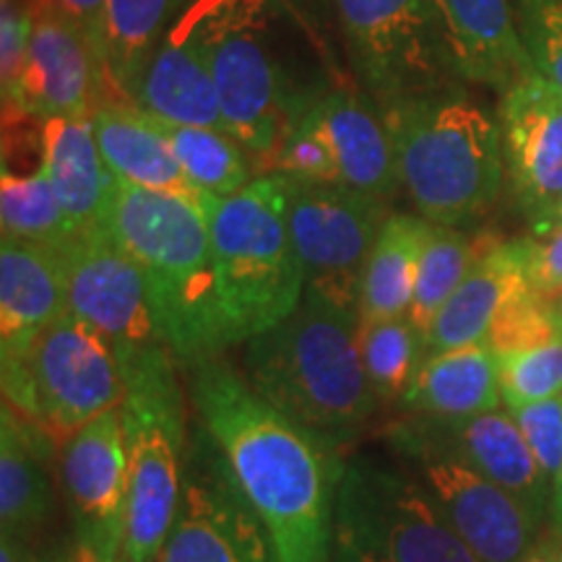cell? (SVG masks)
Here are the masks:
<instances>
[{
	"mask_svg": "<svg viewBox=\"0 0 562 562\" xmlns=\"http://www.w3.org/2000/svg\"><path fill=\"white\" fill-rule=\"evenodd\" d=\"M188 396L281 562H334L339 451L263 402L222 357L188 368Z\"/></svg>",
	"mask_w": 562,
	"mask_h": 562,
	"instance_id": "6da1fadb",
	"label": "cell"
},
{
	"mask_svg": "<svg viewBox=\"0 0 562 562\" xmlns=\"http://www.w3.org/2000/svg\"><path fill=\"white\" fill-rule=\"evenodd\" d=\"M102 227L136 261L178 364L220 357L229 341L203 195L149 191L115 178Z\"/></svg>",
	"mask_w": 562,
	"mask_h": 562,
	"instance_id": "7a4b0ae2",
	"label": "cell"
},
{
	"mask_svg": "<svg viewBox=\"0 0 562 562\" xmlns=\"http://www.w3.org/2000/svg\"><path fill=\"white\" fill-rule=\"evenodd\" d=\"M355 311L302 297L292 315L245 341V381L334 451L378 412L360 357Z\"/></svg>",
	"mask_w": 562,
	"mask_h": 562,
	"instance_id": "3957f363",
	"label": "cell"
},
{
	"mask_svg": "<svg viewBox=\"0 0 562 562\" xmlns=\"http://www.w3.org/2000/svg\"><path fill=\"white\" fill-rule=\"evenodd\" d=\"M419 216L459 227L487 214L505 180L501 123L446 87L381 108Z\"/></svg>",
	"mask_w": 562,
	"mask_h": 562,
	"instance_id": "277c9868",
	"label": "cell"
},
{
	"mask_svg": "<svg viewBox=\"0 0 562 562\" xmlns=\"http://www.w3.org/2000/svg\"><path fill=\"white\" fill-rule=\"evenodd\" d=\"M227 341L245 344L294 313L305 277L286 222V178L261 175L240 193H203Z\"/></svg>",
	"mask_w": 562,
	"mask_h": 562,
	"instance_id": "5b68a950",
	"label": "cell"
},
{
	"mask_svg": "<svg viewBox=\"0 0 562 562\" xmlns=\"http://www.w3.org/2000/svg\"><path fill=\"white\" fill-rule=\"evenodd\" d=\"M334 560L482 562L404 467L351 459L336 490Z\"/></svg>",
	"mask_w": 562,
	"mask_h": 562,
	"instance_id": "8992f818",
	"label": "cell"
},
{
	"mask_svg": "<svg viewBox=\"0 0 562 562\" xmlns=\"http://www.w3.org/2000/svg\"><path fill=\"white\" fill-rule=\"evenodd\" d=\"M3 402L53 442H66L104 412L121 409L123 370L87 323L66 313L30 347L0 357Z\"/></svg>",
	"mask_w": 562,
	"mask_h": 562,
	"instance_id": "52a82bcc",
	"label": "cell"
},
{
	"mask_svg": "<svg viewBox=\"0 0 562 562\" xmlns=\"http://www.w3.org/2000/svg\"><path fill=\"white\" fill-rule=\"evenodd\" d=\"M128 524L121 562H157L180 508L188 435L178 368L125 385Z\"/></svg>",
	"mask_w": 562,
	"mask_h": 562,
	"instance_id": "ba28073f",
	"label": "cell"
},
{
	"mask_svg": "<svg viewBox=\"0 0 562 562\" xmlns=\"http://www.w3.org/2000/svg\"><path fill=\"white\" fill-rule=\"evenodd\" d=\"M398 467L430 492L446 521L482 562H521L537 544L539 526L521 501L459 459L427 427L409 414L385 430Z\"/></svg>",
	"mask_w": 562,
	"mask_h": 562,
	"instance_id": "9c48e42d",
	"label": "cell"
},
{
	"mask_svg": "<svg viewBox=\"0 0 562 562\" xmlns=\"http://www.w3.org/2000/svg\"><path fill=\"white\" fill-rule=\"evenodd\" d=\"M206 24L222 128L250 154L256 170L271 175L294 91L281 81L263 40V3L206 0Z\"/></svg>",
	"mask_w": 562,
	"mask_h": 562,
	"instance_id": "30bf717a",
	"label": "cell"
},
{
	"mask_svg": "<svg viewBox=\"0 0 562 562\" xmlns=\"http://www.w3.org/2000/svg\"><path fill=\"white\" fill-rule=\"evenodd\" d=\"M357 81L389 108L459 79L435 0H336Z\"/></svg>",
	"mask_w": 562,
	"mask_h": 562,
	"instance_id": "8fae6325",
	"label": "cell"
},
{
	"mask_svg": "<svg viewBox=\"0 0 562 562\" xmlns=\"http://www.w3.org/2000/svg\"><path fill=\"white\" fill-rule=\"evenodd\" d=\"M68 313L108 344L123 370V383L178 368L159 331L144 277L108 229L76 237L66 250Z\"/></svg>",
	"mask_w": 562,
	"mask_h": 562,
	"instance_id": "7c38bea8",
	"label": "cell"
},
{
	"mask_svg": "<svg viewBox=\"0 0 562 562\" xmlns=\"http://www.w3.org/2000/svg\"><path fill=\"white\" fill-rule=\"evenodd\" d=\"M389 216L385 201L375 195L336 182L286 178V222L305 297L357 313L364 263Z\"/></svg>",
	"mask_w": 562,
	"mask_h": 562,
	"instance_id": "4fadbf2b",
	"label": "cell"
},
{
	"mask_svg": "<svg viewBox=\"0 0 562 562\" xmlns=\"http://www.w3.org/2000/svg\"><path fill=\"white\" fill-rule=\"evenodd\" d=\"M157 562H281L269 529L203 427L188 440L180 508Z\"/></svg>",
	"mask_w": 562,
	"mask_h": 562,
	"instance_id": "5bb4252c",
	"label": "cell"
},
{
	"mask_svg": "<svg viewBox=\"0 0 562 562\" xmlns=\"http://www.w3.org/2000/svg\"><path fill=\"white\" fill-rule=\"evenodd\" d=\"M60 487L76 544L104 562H121L128 524V446L121 409L100 414L63 442Z\"/></svg>",
	"mask_w": 562,
	"mask_h": 562,
	"instance_id": "9a60e30c",
	"label": "cell"
},
{
	"mask_svg": "<svg viewBox=\"0 0 562 562\" xmlns=\"http://www.w3.org/2000/svg\"><path fill=\"white\" fill-rule=\"evenodd\" d=\"M30 50H26L21 94L5 123L21 117H91L108 102L102 63L87 34L55 0L30 3Z\"/></svg>",
	"mask_w": 562,
	"mask_h": 562,
	"instance_id": "2e32d148",
	"label": "cell"
},
{
	"mask_svg": "<svg viewBox=\"0 0 562 562\" xmlns=\"http://www.w3.org/2000/svg\"><path fill=\"white\" fill-rule=\"evenodd\" d=\"M497 123L513 195L539 235L562 199V89L533 70L503 91Z\"/></svg>",
	"mask_w": 562,
	"mask_h": 562,
	"instance_id": "e0dca14e",
	"label": "cell"
},
{
	"mask_svg": "<svg viewBox=\"0 0 562 562\" xmlns=\"http://www.w3.org/2000/svg\"><path fill=\"white\" fill-rule=\"evenodd\" d=\"M133 104L165 123L222 128L220 94L211 70L206 0H199L161 42L133 94Z\"/></svg>",
	"mask_w": 562,
	"mask_h": 562,
	"instance_id": "ac0fdd59",
	"label": "cell"
},
{
	"mask_svg": "<svg viewBox=\"0 0 562 562\" xmlns=\"http://www.w3.org/2000/svg\"><path fill=\"white\" fill-rule=\"evenodd\" d=\"M68 313L66 252L16 237L0 245V357L16 355Z\"/></svg>",
	"mask_w": 562,
	"mask_h": 562,
	"instance_id": "d6986e66",
	"label": "cell"
},
{
	"mask_svg": "<svg viewBox=\"0 0 562 562\" xmlns=\"http://www.w3.org/2000/svg\"><path fill=\"white\" fill-rule=\"evenodd\" d=\"M425 422L459 459L510 492L533 518L544 521V516H550L552 482L533 459L521 427L508 409H492L453 422Z\"/></svg>",
	"mask_w": 562,
	"mask_h": 562,
	"instance_id": "ffe728a7",
	"label": "cell"
},
{
	"mask_svg": "<svg viewBox=\"0 0 562 562\" xmlns=\"http://www.w3.org/2000/svg\"><path fill=\"white\" fill-rule=\"evenodd\" d=\"M459 79L510 89L533 74L510 0H435Z\"/></svg>",
	"mask_w": 562,
	"mask_h": 562,
	"instance_id": "44dd1931",
	"label": "cell"
},
{
	"mask_svg": "<svg viewBox=\"0 0 562 562\" xmlns=\"http://www.w3.org/2000/svg\"><path fill=\"white\" fill-rule=\"evenodd\" d=\"M321 115L344 186L389 201L402 186V175L381 104L351 89H328L321 91Z\"/></svg>",
	"mask_w": 562,
	"mask_h": 562,
	"instance_id": "7402d4cb",
	"label": "cell"
},
{
	"mask_svg": "<svg viewBox=\"0 0 562 562\" xmlns=\"http://www.w3.org/2000/svg\"><path fill=\"white\" fill-rule=\"evenodd\" d=\"M526 281L521 240H492L456 292L440 307L430 331L422 344V355L435 357L440 351L467 347L487 339L492 321L503 302Z\"/></svg>",
	"mask_w": 562,
	"mask_h": 562,
	"instance_id": "603a6c76",
	"label": "cell"
},
{
	"mask_svg": "<svg viewBox=\"0 0 562 562\" xmlns=\"http://www.w3.org/2000/svg\"><path fill=\"white\" fill-rule=\"evenodd\" d=\"M91 125L104 165L115 178L149 191L203 195L186 178L170 140L149 112L131 102H108L91 112Z\"/></svg>",
	"mask_w": 562,
	"mask_h": 562,
	"instance_id": "cb8c5ba5",
	"label": "cell"
},
{
	"mask_svg": "<svg viewBox=\"0 0 562 562\" xmlns=\"http://www.w3.org/2000/svg\"><path fill=\"white\" fill-rule=\"evenodd\" d=\"M497 355L487 341L427 357L414 378L402 409L414 417L453 422L501 409Z\"/></svg>",
	"mask_w": 562,
	"mask_h": 562,
	"instance_id": "d4e9b609",
	"label": "cell"
},
{
	"mask_svg": "<svg viewBox=\"0 0 562 562\" xmlns=\"http://www.w3.org/2000/svg\"><path fill=\"white\" fill-rule=\"evenodd\" d=\"M45 170L76 232L100 229L115 175L104 165L91 117H55L42 123Z\"/></svg>",
	"mask_w": 562,
	"mask_h": 562,
	"instance_id": "484cf974",
	"label": "cell"
},
{
	"mask_svg": "<svg viewBox=\"0 0 562 562\" xmlns=\"http://www.w3.org/2000/svg\"><path fill=\"white\" fill-rule=\"evenodd\" d=\"M53 440L3 402L0 409V526L30 539L50 516L53 492L47 456Z\"/></svg>",
	"mask_w": 562,
	"mask_h": 562,
	"instance_id": "4316f807",
	"label": "cell"
},
{
	"mask_svg": "<svg viewBox=\"0 0 562 562\" xmlns=\"http://www.w3.org/2000/svg\"><path fill=\"white\" fill-rule=\"evenodd\" d=\"M195 3L199 0H110L104 30L108 102L133 104L154 53Z\"/></svg>",
	"mask_w": 562,
	"mask_h": 562,
	"instance_id": "83f0119b",
	"label": "cell"
},
{
	"mask_svg": "<svg viewBox=\"0 0 562 562\" xmlns=\"http://www.w3.org/2000/svg\"><path fill=\"white\" fill-rule=\"evenodd\" d=\"M432 232V222L425 216L391 214L381 235L372 245L364 263L360 297H357V321L375 323L404 318L414 297V281L422 250Z\"/></svg>",
	"mask_w": 562,
	"mask_h": 562,
	"instance_id": "f1b7e54d",
	"label": "cell"
},
{
	"mask_svg": "<svg viewBox=\"0 0 562 562\" xmlns=\"http://www.w3.org/2000/svg\"><path fill=\"white\" fill-rule=\"evenodd\" d=\"M170 140L182 172L199 193L216 199L240 193L252 180L250 154L222 128H201V125H175L157 121Z\"/></svg>",
	"mask_w": 562,
	"mask_h": 562,
	"instance_id": "f546056e",
	"label": "cell"
},
{
	"mask_svg": "<svg viewBox=\"0 0 562 562\" xmlns=\"http://www.w3.org/2000/svg\"><path fill=\"white\" fill-rule=\"evenodd\" d=\"M492 237H469L467 232L456 227H442L432 224L430 237H427L425 250H422L417 281H414V297L406 318L417 328L422 341L430 331L432 321L438 318L440 307L456 292L469 269L482 256Z\"/></svg>",
	"mask_w": 562,
	"mask_h": 562,
	"instance_id": "4dcf8cb0",
	"label": "cell"
},
{
	"mask_svg": "<svg viewBox=\"0 0 562 562\" xmlns=\"http://www.w3.org/2000/svg\"><path fill=\"white\" fill-rule=\"evenodd\" d=\"M0 224H3V237L50 245V248L60 250H66L79 237V232L60 206L45 165L26 175L3 170V178H0Z\"/></svg>",
	"mask_w": 562,
	"mask_h": 562,
	"instance_id": "1f68e13d",
	"label": "cell"
},
{
	"mask_svg": "<svg viewBox=\"0 0 562 562\" xmlns=\"http://www.w3.org/2000/svg\"><path fill=\"white\" fill-rule=\"evenodd\" d=\"M357 339H360L364 375L378 404L402 406L425 362V355H422L425 341L417 328L404 315V318L362 323Z\"/></svg>",
	"mask_w": 562,
	"mask_h": 562,
	"instance_id": "d6a6232c",
	"label": "cell"
},
{
	"mask_svg": "<svg viewBox=\"0 0 562 562\" xmlns=\"http://www.w3.org/2000/svg\"><path fill=\"white\" fill-rule=\"evenodd\" d=\"M271 175L344 186L339 161L321 115V91H294L290 123Z\"/></svg>",
	"mask_w": 562,
	"mask_h": 562,
	"instance_id": "836d02e7",
	"label": "cell"
},
{
	"mask_svg": "<svg viewBox=\"0 0 562 562\" xmlns=\"http://www.w3.org/2000/svg\"><path fill=\"white\" fill-rule=\"evenodd\" d=\"M562 339V311L560 302H554L537 290H531L529 281H524L508 300L503 302L501 313L492 321L487 341L495 355L505 351H524L533 347H544Z\"/></svg>",
	"mask_w": 562,
	"mask_h": 562,
	"instance_id": "e575fe53",
	"label": "cell"
},
{
	"mask_svg": "<svg viewBox=\"0 0 562 562\" xmlns=\"http://www.w3.org/2000/svg\"><path fill=\"white\" fill-rule=\"evenodd\" d=\"M497 372L505 409L562 396V339L497 355Z\"/></svg>",
	"mask_w": 562,
	"mask_h": 562,
	"instance_id": "d590c367",
	"label": "cell"
},
{
	"mask_svg": "<svg viewBox=\"0 0 562 562\" xmlns=\"http://www.w3.org/2000/svg\"><path fill=\"white\" fill-rule=\"evenodd\" d=\"M513 13L533 68L562 89V0H516Z\"/></svg>",
	"mask_w": 562,
	"mask_h": 562,
	"instance_id": "8d00e7d4",
	"label": "cell"
},
{
	"mask_svg": "<svg viewBox=\"0 0 562 562\" xmlns=\"http://www.w3.org/2000/svg\"><path fill=\"white\" fill-rule=\"evenodd\" d=\"M26 50H30V11L16 0H3L0 9V89H3V115H11L24 81Z\"/></svg>",
	"mask_w": 562,
	"mask_h": 562,
	"instance_id": "74e56055",
	"label": "cell"
},
{
	"mask_svg": "<svg viewBox=\"0 0 562 562\" xmlns=\"http://www.w3.org/2000/svg\"><path fill=\"white\" fill-rule=\"evenodd\" d=\"M508 412L518 422V427H521L533 459L539 461L542 472L552 482L562 463V396L524 404Z\"/></svg>",
	"mask_w": 562,
	"mask_h": 562,
	"instance_id": "f35d334b",
	"label": "cell"
},
{
	"mask_svg": "<svg viewBox=\"0 0 562 562\" xmlns=\"http://www.w3.org/2000/svg\"><path fill=\"white\" fill-rule=\"evenodd\" d=\"M524 277L531 290L554 302L562 300V222L542 235L521 237Z\"/></svg>",
	"mask_w": 562,
	"mask_h": 562,
	"instance_id": "ab89813d",
	"label": "cell"
},
{
	"mask_svg": "<svg viewBox=\"0 0 562 562\" xmlns=\"http://www.w3.org/2000/svg\"><path fill=\"white\" fill-rule=\"evenodd\" d=\"M58 9L81 26L91 47L97 50V58L102 63L104 74V30H108V3L110 0H55ZM108 89V87H104Z\"/></svg>",
	"mask_w": 562,
	"mask_h": 562,
	"instance_id": "60d3db41",
	"label": "cell"
},
{
	"mask_svg": "<svg viewBox=\"0 0 562 562\" xmlns=\"http://www.w3.org/2000/svg\"><path fill=\"white\" fill-rule=\"evenodd\" d=\"M521 562H562V537L550 533V537H539L537 544L526 552Z\"/></svg>",
	"mask_w": 562,
	"mask_h": 562,
	"instance_id": "b9f144b4",
	"label": "cell"
},
{
	"mask_svg": "<svg viewBox=\"0 0 562 562\" xmlns=\"http://www.w3.org/2000/svg\"><path fill=\"white\" fill-rule=\"evenodd\" d=\"M26 539H16L3 533V544H0V562H37L30 547L24 544Z\"/></svg>",
	"mask_w": 562,
	"mask_h": 562,
	"instance_id": "7bdbcfd3",
	"label": "cell"
},
{
	"mask_svg": "<svg viewBox=\"0 0 562 562\" xmlns=\"http://www.w3.org/2000/svg\"><path fill=\"white\" fill-rule=\"evenodd\" d=\"M550 521H552V529H554V533H560V537H562V463H560L558 474H554V480H552Z\"/></svg>",
	"mask_w": 562,
	"mask_h": 562,
	"instance_id": "ee69618b",
	"label": "cell"
},
{
	"mask_svg": "<svg viewBox=\"0 0 562 562\" xmlns=\"http://www.w3.org/2000/svg\"><path fill=\"white\" fill-rule=\"evenodd\" d=\"M63 562H104V560L97 558V554L91 552V550H87V547H83V544H76L74 550L68 552V558L63 560Z\"/></svg>",
	"mask_w": 562,
	"mask_h": 562,
	"instance_id": "f6af8a7d",
	"label": "cell"
},
{
	"mask_svg": "<svg viewBox=\"0 0 562 562\" xmlns=\"http://www.w3.org/2000/svg\"><path fill=\"white\" fill-rule=\"evenodd\" d=\"M560 222H562V199H560L558 206H554V214H552L550 227H552V224H560ZM550 227H547V229H550ZM547 229H544V232H547ZM539 235H542V232H539Z\"/></svg>",
	"mask_w": 562,
	"mask_h": 562,
	"instance_id": "bcb514c9",
	"label": "cell"
},
{
	"mask_svg": "<svg viewBox=\"0 0 562 562\" xmlns=\"http://www.w3.org/2000/svg\"><path fill=\"white\" fill-rule=\"evenodd\" d=\"M560 311H562V300H560Z\"/></svg>",
	"mask_w": 562,
	"mask_h": 562,
	"instance_id": "7dc6e473",
	"label": "cell"
},
{
	"mask_svg": "<svg viewBox=\"0 0 562 562\" xmlns=\"http://www.w3.org/2000/svg\"><path fill=\"white\" fill-rule=\"evenodd\" d=\"M334 562H341V560H334Z\"/></svg>",
	"mask_w": 562,
	"mask_h": 562,
	"instance_id": "c3c4849f",
	"label": "cell"
}]
</instances>
